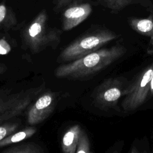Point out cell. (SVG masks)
<instances>
[{
  "label": "cell",
  "mask_w": 153,
  "mask_h": 153,
  "mask_svg": "<svg viewBox=\"0 0 153 153\" xmlns=\"http://www.w3.org/2000/svg\"><path fill=\"white\" fill-rule=\"evenodd\" d=\"M11 50V47L7 40L2 38H0V54H7Z\"/></svg>",
  "instance_id": "obj_17"
},
{
  "label": "cell",
  "mask_w": 153,
  "mask_h": 153,
  "mask_svg": "<svg viewBox=\"0 0 153 153\" xmlns=\"http://www.w3.org/2000/svg\"><path fill=\"white\" fill-rule=\"evenodd\" d=\"M10 93L11 90L8 89L0 90V106L10 97Z\"/></svg>",
  "instance_id": "obj_18"
},
{
  "label": "cell",
  "mask_w": 153,
  "mask_h": 153,
  "mask_svg": "<svg viewBox=\"0 0 153 153\" xmlns=\"http://www.w3.org/2000/svg\"><path fill=\"white\" fill-rule=\"evenodd\" d=\"M3 153H43L44 151L35 143H23L11 146L2 151Z\"/></svg>",
  "instance_id": "obj_12"
},
{
  "label": "cell",
  "mask_w": 153,
  "mask_h": 153,
  "mask_svg": "<svg viewBox=\"0 0 153 153\" xmlns=\"http://www.w3.org/2000/svg\"><path fill=\"white\" fill-rule=\"evenodd\" d=\"M118 35L114 32L100 27L90 28L66 46L59 55L58 63H68L100 49Z\"/></svg>",
  "instance_id": "obj_3"
},
{
  "label": "cell",
  "mask_w": 153,
  "mask_h": 153,
  "mask_svg": "<svg viewBox=\"0 0 153 153\" xmlns=\"http://www.w3.org/2000/svg\"><path fill=\"white\" fill-rule=\"evenodd\" d=\"M36 132V128L35 127H27L19 131L13 133L0 140V148L22 141L32 136Z\"/></svg>",
  "instance_id": "obj_11"
},
{
  "label": "cell",
  "mask_w": 153,
  "mask_h": 153,
  "mask_svg": "<svg viewBox=\"0 0 153 153\" xmlns=\"http://www.w3.org/2000/svg\"><path fill=\"white\" fill-rule=\"evenodd\" d=\"M17 123H7L0 125V140L14 133L19 127Z\"/></svg>",
  "instance_id": "obj_15"
},
{
  "label": "cell",
  "mask_w": 153,
  "mask_h": 153,
  "mask_svg": "<svg viewBox=\"0 0 153 153\" xmlns=\"http://www.w3.org/2000/svg\"><path fill=\"white\" fill-rule=\"evenodd\" d=\"M7 70V66L3 63L0 62V75L5 73Z\"/></svg>",
  "instance_id": "obj_19"
},
{
  "label": "cell",
  "mask_w": 153,
  "mask_h": 153,
  "mask_svg": "<svg viewBox=\"0 0 153 153\" xmlns=\"http://www.w3.org/2000/svg\"><path fill=\"white\" fill-rule=\"evenodd\" d=\"M152 96H153V77L151 82V90H150V96L151 97Z\"/></svg>",
  "instance_id": "obj_20"
},
{
  "label": "cell",
  "mask_w": 153,
  "mask_h": 153,
  "mask_svg": "<svg viewBox=\"0 0 153 153\" xmlns=\"http://www.w3.org/2000/svg\"><path fill=\"white\" fill-rule=\"evenodd\" d=\"M82 128L79 125L71 127L64 134L62 141V151L65 153H75Z\"/></svg>",
  "instance_id": "obj_8"
},
{
  "label": "cell",
  "mask_w": 153,
  "mask_h": 153,
  "mask_svg": "<svg viewBox=\"0 0 153 153\" xmlns=\"http://www.w3.org/2000/svg\"><path fill=\"white\" fill-rule=\"evenodd\" d=\"M90 142L87 134L82 129L81 133L78 140V142L76 146V150L75 153H90Z\"/></svg>",
  "instance_id": "obj_14"
},
{
  "label": "cell",
  "mask_w": 153,
  "mask_h": 153,
  "mask_svg": "<svg viewBox=\"0 0 153 153\" xmlns=\"http://www.w3.org/2000/svg\"><path fill=\"white\" fill-rule=\"evenodd\" d=\"M18 25L16 15L13 8L4 1L0 2V30L5 32Z\"/></svg>",
  "instance_id": "obj_9"
},
{
  "label": "cell",
  "mask_w": 153,
  "mask_h": 153,
  "mask_svg": "<svg viewBox=\"0 0 153 153\" xmlns=\"http://www.w3.org/2000/svg\"><path fill=\"white\" fill-rule=\"evenodd\" d=\"M91 0H72L63 10L62 27L68 31L84 22L92 12Z\"/></svg>",
  "instance_id": "obj_6"
},
{
  "label": "cell",
  "mask_w": 153,
  "mask_h": 153,
  "mask_svg": "<svg viewBox=\"0 0 153 153\" xmlns=\"http://www.w3.org/2000/svg\"><path fill=\"white\" fill-rule=\"evenodd\" d=\"M126 48L121 45L100 48L82 57L59 66L54 71L57 78L84 80L94 76L123 56Z\"/></svg>",
  "instance_id": "obj_1"
},
{
  "label": "cell",
  "mask_w": 153,
  "mask_h": 153,
  "mask_svg": "<svg viewBox=\"0 0 153 153\" xmlns=\"http://www.w3.org/2000/svg\"><path fill=\"white\" fill-rule=\"evenodd\" d=\"M72 0H53V10L55 13H58L71 1Z\"/></svg>",
  "instance_id": "obj_16"
},
{
  "label": "cell",
  "mask_w": 153,
  "mask_h": 153,
  "mask_svg": "<svg viewBox=\"0 0 153 153\" xmlns=\"http://www.w3.org/2000/svg\"><path fill=\"white\" fill-rule=\"evenodd\" d=\"M128 23L131 27L137 32L146 36H153V13L146 19L131 18Z\"/></svg>",
  "instance_id": "obj_10"
},
{
  "label": "cell",
  "mask_w": 153,
  "mask_h": 153,
  "mask_svg": "<svg viewBox=\"0 0 153 153\" xmlns=\"http://www.w3.org/2000/svg\"><path fill=\"white\" fill-rule=\"evenodd\" d=\"M58 93L48 91L39 97L27 113V121L30 126L38 124L46 120L54 111Z\"/></svg>",
  "instance_id": "obj_7"
},
{
  "label": "cell",
  "mask_w": 153,
  "mask_h": 153,
  "mask_svg": "<svg viewBox=\"0 0 153 153\" xmlns=\"http://www.w3.org/2000/svg\"><path fill=\"white\" fill-rule=\"evenodd\" d=\"M127 81L123 78H112L105 80L93 91L92 97L96 106L105 109L114 106L118 99L125 96Z\"/></svg>",
  "instance_id": "obj_5"
},
{
  "label": "cell",
  "mask_w": 153,
  "mask_h": 153,
  "mask_svg": "<svg viewBox=\"0 0 153 153\" xmlns=\"http://www.w3.org/2000/svg\"><path fill=\"white\" fill-rule=\"evenodd\" d=\"M153 77V62L144 68L127 87L121 105L126 112L134 111L150 96L151 82Z\"/></svg>",
  "instance_id": "obj_4"
},
{
  "label": "cell",
  "mask_w": 153,
  "mask_h": 153,
  "mask_svg": "<svg viewBox=\"0 0 153 153\" xmlns=\"http://www.w3.org/2000/svg\"><path fill=\"white\" fill-rule=\"evenodd\" d=\"M102 6L113 11H119L131 3L134 0H97Z\"/></svg>",
  "instance_id": "obj_13"
},
{
  "label": "cell",
  "mask_w": 153,
  "mask_h": 153,
  "mask_svg": "<svg viewBox=\"0 0 153 153\" xmlns=\"http://www.w3.org/2000/svg\"><path fill=\"white\" fill-rule=\"evenodd\" d=\"M62 33L57 27L48 26L47 11L44 8L23 27L22 38L26 48L36 54L48 47L56 49L60 42Z\"/></svg>",
  "instance_id": "obj_2"
}]
</instances>
